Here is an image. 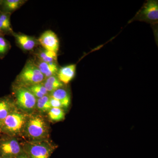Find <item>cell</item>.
I'll return each mask as SVG.
<instances>
[{
  "instance_id": "cell-1",
  "label": "cell",
  "mask_w": 158,
  "mask_h": 158,
  "mask_svg": "<svg viewBox=\"0 0 158 158\" xmlns=\"http://www.w3.org/2000/svg\"><path fill=\"white\" fill-rule=\"evenodd\" d=\"M44 76L33 60L26 62L20 73L16 79L17 87H27L40 84L44 80Z\"/></svg>"
},
{
  "instance_id": "cell-2",
  "label": "cell",
  "mask_w": 158,
  "mask_h": 158,
  "mask_svg": "<svg viewBox=\"0 0 158 158\" xmlns=\"http://www.w3.org/2000/svg\"><path fill=\"white\" fill-rule=\"evenodd\" d=\"M25 128L29 138L35 141H39L46 138L48 132L46 123L40 115H33L28 118Z\"/></svg>"
},
{
  "instance_id": "cell-3",
  "label": "cell",
  "mask_w": 158,
  "mask_h": 158,
  "mask_svg": "<svg viewBox=\"0 0 158 158\" xmlns=\"http://www.w3.org/2000/svg\"><path fill=\"white\" fill-rule=\"evenodd\" d=\"M27 119L24 113L12 112L2 122V127L7 132L11 135H16L25 127Z\"/></svg>"
},
{
  "instance_id": "cell-4",
  "label": "cell",
  "mask_w": 158,
  "mask_h": 158,
  "mask_svg": "<svg viewBox=\"0 0 158 158\" xmlns=\"http://www.w3.org/2000/svg\"><path fill=\"white\" fill-rule=\"evenodd\" d=\"M15 94L16 103L19 108L26 111L34 110L37 104V98L27 88L17 87Z\"/></svg>"
},
{
  "instance_id": "cell-5",
  "label": "cell",
  "mask_w": 158,
  "mask_h": 158,
  "mask_svg": "<svg viewBox=\"0 0 158 158\" xmlns=\"http://www.w3.org/2000/svg\"><path fill=\"white\" fill-rule=\"evenodd\" d=\"M136 17L138 20L149 22H156L158 20V1H147L138 12Z\"/></svg>"
},
{
  "instance_id": "cell-6",
  "label": "cell",
  "mask_w": 158,
  "mask_h": 158,
  "mask_svg": "<svg viewBox=\"0 0 158 158\" xmlns=\"http://www.w3.org/2000/svg\"><path fill=\"white\" fill-rule=\"evenodd\" d=\"M38 41L43 48L57 53L59 50V42L56 34L51 30L44 32L38 38Z\"/></svg>"
},
{
  "instance_id": "cell-7",
  "label": "cell",
  "mask_w": 158,
  "mask_h": 158,
  "mask_svg": "<svg viewBox=\"0 0 158 158\" xmlns=\"http://www.w3.org/2000/svg\"><path fill=\"white\" fill-rule=\"evenodd\" d=\"M27 150L30 158H49L52 151L49 145L40 141L28 145Z\"/></svg>"
},
{
  "instance_id": "cell-8",
  "label": "cell",
  "mask_w": 158,
  "mask_h": 158,
  "mask_svg": "<svg viewBox=\"0 0 158 158\" xmlns=\"http://www.w3.org/2000/svg\"><path fill=\"white\" fill-rule=\"evenodd\" d=\"M12 35L14 36L16 43L23 50H33L39 44L38 40L34 37H31L22 33L13 32Z\"/></svg>"
},
{
  "instance_id": "cell-9",
  "label": "cell",
  "mask_w": 158,
  "mask_h": 158,
  "mask_svg": "<svg viewBox=\"0 0 158 158\" xmlns=\"http://www.w3.org/2000/svg\"><path fill=\"white\" fill-rule=\"evenodd\" d=\"M76 65L72 64L62 67L58 70L57 77L62 84H68L75 75Z\"/></svg>"
},
{
  "instance_id": "cell-10",
  "label": "cell",
  "mask_w": 158,
  "mask_h": 158,
  "mask_svg": "<svg viewBox=\"0 0 158 158\" xmlns=\"http://www.w3.org/2000/svg\"><path fill=\"white\" fill-rule=\"evenodd\" d=\"M39 70L44 76V79L56 76L59 70L57 62H45L38 61L35 62Z\"/></svg>"
},
{
  "instance_id": "cell-11",
  "label": "cell",
  "mask_w": 158,
  "mask_h": 158,
  "mask_svg": "<svg viewBox=\"0 0 158 158\" xmlns=\"http://www.w3.org/2000/svg\"><path fill=\"white\" fill-rule=\"evenodd\" d=\"M1 148L2 152L6 156H16L21 151L20 146L19 142L15 140H11L2 143Z\"/></svg>"
},
{
  "instance_id": "cell-12",
  "label": "cell",
  "mask_w": 158,
  "mask_h": 158,
  "mask_svg": "<svg viewBox=\"0 0 158 158\" xmlns=\"http://www.w3.org/2000/svg\"><path fill=\"white\" fill-rule=\"evenodd\" d=\"M26 2L23 0H2L0 11L11 13L20 8Z\"/></svg>"
},
{
  "instance_id": "cell-13",
  "label": "cell",
  "mask_w": 158,
  "mask_h": 158,
  "mask_svg": "<svg viewBox=\"0 0 158 158\" xmlns=\"http://www.w3.org/2000/svg\"><path fill=\"white\" fill-rule=\"evenodd\" d=\"M51 93L50 97L59 100L62 103L64 107H68L70 104V97L65 89L60 88Z\"/></svg>"
},
{
  "instance_id": "cell-14",
  "label": "cell",
  "mask_w": 158,
  "mask_h": 158,
  "mask_svg": "<svg viewBox=\"0 0 158 158\" xmlns=\"http://www.w3.org/2000/svg\"><path fill=\"white\" fill-rule=\"evenodd\" d=\"M39 61L45 62H57V53L43 48L35 53Z\"/></svg>"
},
{
  "instance_id": "cell-15",
  "label": "cell",
  "mask_w": 158,
  "mask_h": 158,
  "mask_svg": "<svg viewBox=\"0 0 158 158\" xmlns=\"http://www.w3.org/2000/svg\"><path fill=\"white\" fill-rule=\"evenodd\" d=\"M48 92L53 91L61 88L63 86V84L59 81L56 76H52L45 79L44 83H42Z\"/></svg>"
},
{
  "instance_id": "cell-16",
  "label": "cell",
  "mask_w": 158,
  "mask_h": 158,
  "mask_svg": "<svg viewBox=\"0 0 158 158\" xmlns=\"http://www.w3.org/2000/svg\"><path fill=\"white\" fill-rule=\"evenodd\" d=\"M12 104L9 99H0V121L2 122L10 113L12 112Z\"/></svg>"
},
{
  "instance_id": "cell-17",
  "label": "cell",
  "mask_w": 158,
  "mask_h": 158,
  "mask_svg": "<svg viewBox=\"0 0 158 158\" xmlns=\"http://www.w3.org/2000/svg\"><path fill=\"white\" fill-rule=\"evenodd\" d=\"M27 88L38 98L48 95V93L42 83L29 86L27 87Z\"/></svg>"
},
{
  "instance_id": "cell-18",
  "label": "cell",
  "mask_w": 158,
  "mask_h": 158,
  "mask_svg": "<svg viewBox=\"0 0 158 158\" xmlns=\"http://www.w3.org/2000/svg\"><path fill=\"white\" fill-rule=\"evenodd\" d=\"M48 114L49 118L52 121L59 122L65 118V113L62 108H51L48 111Z\"/></svg>"
},
{
  "instance_id": "cell-19",
  "label": "cell",
  "mask_w": 158,
  "mask_h": 158,
  "mask_svg": "<svg viewBox=\"0 0 158 158\" xmlns=\"http://www.w3.org/2000/svg\"><path fill=\"white\" fill-rule=\"evenodd\" d=\"M50 97L48 95H45L42 98H38L37 100V106L38 110L42 112H47L50 110L51 106L50 104Z\"/></svg>"
},
{
  "instance_id": "cell-20",
  "label": "cell",
  "mask_w": 158,
  "mask_h": 158,
  "mask_svg": "<svg viewBox=\"0 0 158 158\" xmlns=\"http://www.w3.org/2000/svg\"><path fill=\"white\" fill-rule=\"evenodd\" d=\"M10 43L4 37H0V59H2L11 48Z\"/></svg>"
},
{
  "instance_id": "cell-21",
  "label": "cell",
  "mask_w": 158,
  "mask_h": 158,
  "mask_svg": "<svg viewBox=\"0 0 158 158\" xmlns=\"http://www.w3.org/2000/svg\"><path fill=\"white\" fill-rule=\"evenodd\" d=\"M50 104L52 108H58L62 109V108L64 107L62 103L58 100L50 97Z\"/></svg>"
},
{
  "instance_id": "cell-22",
  "label": "cell",
  "mask_w": 158,
  "mask_h": 158,
  "mask_svg": "<svg viewBox=\"0 0 158 158\" xmlns=\"http://www.w3.org/2000/svg\"><path fill=\"white\" fill-rule=\"evenodd\" d=\"M17 158H28V157L26 155L23 154L19 156Z\"/></svg>"
},
{
  "instance_id": "cell-23",
  "label": "cell",
  "mask_w": 158,
  "mask_h": 158,
  "mask_svg": "<svg viewBox=\"0 0 158 158\" xmlns=\"http://www.w3.org/2000/svg\"><path fill=\"white\" fill-rule=\"evenodd\" d=\"M5 34H5L2 30H0V37H4V35H5Z\"/></svg>"
},
{
  "instance_id": "cell-24",
  "label": "cell",
  "mask_w": 158,
  "mask_h": 158,
  "mask_svg": "<svg viewBox=\"0 0 158 158\" xmlns=\"http://www.w3.org/2000/svg\"><path fill=\"white\" fill-rule=\"evenodd\" d=\"M2 122L0 121V130L2 129Z\"/></svg>"
},
{
  "instance_id": "cell-25",
  "label": "cell",
  "mask_w": 158,
  "mask_h": 158,
  "mask_svg": "<svg viewBox=\"0 0 158 158\" xmlns=\"http://www.w3.org/2000/svg\"><path fill=\"white\" fill-rule=\"evenodd\" d=\"M2 0H0V9H1V6H2Z\"/></svg>"
}]
</instances>
